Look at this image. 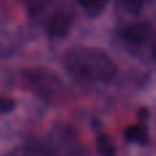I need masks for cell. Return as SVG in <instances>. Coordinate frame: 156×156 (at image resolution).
<instances>
[{
  "instance_id": "6da1fadb",
  "label": "cell",
  "mask_w": 156,
  "mask_h": 156,
  "mask_svg": "<svg viewBox=\"0 0 156 156\" xmlns=\"http://www.w3.org/2000/svg\"><path fill=\"white\" fill-rule=\"evenodd\" d=\"M63 67L70 77L82 82H110L118 70L107 52L88 45L69 48L63 56Z\"/></svg>"
},
{
  "instance_id": "7a4b0ae2",
  "label": "cell",
  "mask_w": 156,
  "mask_h": 156,
  "mask_svg": "<svg viewBox=\"0 0 156 156\" xmlns=\"http://www.w3.org/2000/svg\"><path fill=\"white\" fill-rule=\"evenodd\" d=\"M30 86L43 99L54 101L59 97V89L62 88V81L56 74L51 73L47 69H32L26 74Z\"/></svg>"
},
{
  "instance_id": "3957f363",
  "label": "cell",
  "mask_w": 156,
  "mask_h": 156,
  "mask_svg": "<svg viewBox=\"0 0 156 156\" xmlns=\"http://www.w3.org/2000/svg\"><path fill=\"white\" fill-rule=\"evenodd\" d=\"M49 148L58 156H74L78 152V140L66 123H56L49 132Z\"/></svg>"
},
{
  "instance_id": "277c9868",
  "label": "cell",
  "mask_w": 156,
  "mask_h": 156,
  "mask_svg": "<svg viewBox=\"0 0 156 156\" xmlns=\"http://www.w3.org/2000/svg\"><path fill=\"white\" fill-rule=\"evenodd\" d=\"M73 25V15L66 10H58L52 14L47 23V34L49 38L62 40L69 34Z\"/></svg>"
},
{
  "instance_id": "5b68a950",
  "label": "cell",
  "mask_w": 156,
  "mask_h": 156,
  "mask_svg": "<svg viewBox=\"0 0 156 156\" xmlns=\"http://www.w3.org/2000/svg\"><path fill=\"white\" fill-rule=\"evenodd\" d=\"M149 33V26L144 22H137V23L127 25L123 27L121 32V37L123 38L126 43L132 44V45H141L145 43L147 37Z\"/></svg>"
},
{
  "instance_id": "8992f818",
  "label": "cell",
  "mask_w": 156,
  "mask_h": 156,
  "mask_svg": "<svg viewBox=\"0 0 156 156\" xmlns=\"http://www.w3.org/2000/svg\"><path fill=\"white\" fill-rule=\"evenodd\" d=\"M3 156H58L51 148H45L37 144H22L11 151L5 152Z\"/></svg>"
},
{
  "instance_id": "52a82bcc",
  "label": "cell",
  "mask_w": 156,
  "mask_h": 156,
  "mask_svg": "<svg viewBox=\"0 0 156 156\" xmlns=\"http://www.w3.org/2000/svg\"><path fill=\"white\" fill-rule=\"evenodd\" d=\"M77 2L82 7V10L85 11L86 15L94 18V16L100 15L103 12L108 0H77Z\"/></svg>"
},
{
  "instance_id": "ba28073f",
  "label": "cell",
  "mask_w": 156,
  "mask_h": 156,
  "mask_svg": "<svg viewBox=\"0 0 156 156\" xmlns=\"http://www.w3.org/2000/svg\"><path fill=\"white\" fill-rule=\"evenodd\" d=\"M96 149L99 156H116L115 144L107 134H99L96 137Z\"/></svg>"
},
{
  "instance_id": "9c48e42d",
  "label": "cell",
  "mask_w": 156,
  "mask_h": 156,
  "mask_svg": "<svg viewBox=\"0 0 156 156\" xmlns=\"http://www.w3.org/2000/svg\"><path fill=\"white\" fill-rule=\"evenodd\" d=\"M125 138H126L129 143H136V144H144L148 143V138H147V133L145 130L141 126H129L126 130H125Z\"/></svg>"
},
{
  "instance_id": "30bf717a",
  "label": "cell",
  "mask_w": 156,
  "mask_h": 156,
  "mask_svg": "<svg viewBox=\"0 0 156 156\" xmlns=\"http://www.w3.org/2000/svg\"><path fill=\"white\" fill-rule=\"evenodd\" d=\"M144 0H116V7L130 15H138L143 10Z\"/></svg>"
},
{
  "instance_id": "8fae6325",
  "label": "cell",
  "mask_w": 156,
  "mask_h": 156,
  "mask_svg": "<svg viewBox=\"0 0 156 156\" xmlns=\"http://www.w3.org/2000/svg\"><path fill=\"white\" fill-rule=\"evenodd\" d=\"M16 108V100L10 96H0V115L11 114Z\"/></svg>"
},
{
  "instance_id": "7c38bea8",
  "label": "cell",
  "mask_w": 156,
  "mask_h": 156,
  "mask_svg": "<svg viewBox=\"0 0 156 156\" xmlns=\"http://www.w3.org/2000/svg\"><path fill=\"white\" fill-rule=\"evenodd\" d=\"M48 2L49 0H27V11L32 15H37L47 7Z\"/></svg>"
}]
</instances>
